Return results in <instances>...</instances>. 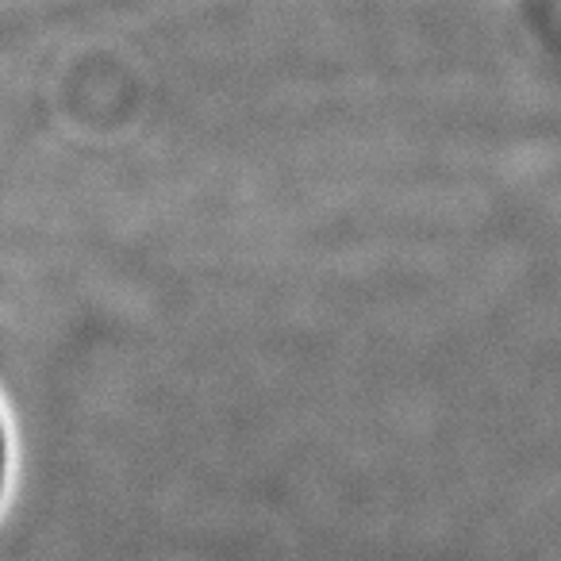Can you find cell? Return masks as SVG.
<instances>
[{"mask_svg":"<svg viewBox=\"0 0 561 561\" xmlns=\"http://www.w3.org/2000/svg\"><path fill=\"white\" fill-rule=\"evenodd\" d=\"M4 484H9V431H4V415H0V500H4Z\"/></svg>","mask_w":561,"mask_h":561,"instance_id":"obj_1","label":"cell"}]
</instances>
